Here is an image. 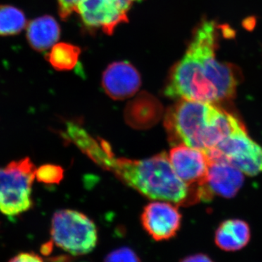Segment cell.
Segmentation results:
<instances>
[{
    "mask_svg": "<svg viewBox=\"0 0 262 262\" xmlns=\"http://www.w3.org/2000/svg\"><path fill=\"white\" fill-rule=\"evenodd\" d=\"M27 17L20 8L11 5H0V36L11 37L27 27Z\"/></svg>",
    "mask_w": 262,
    "mask_h": 262,
    "instance_id": "15",
    "label": "cell"
},
{
    "mask_svg": "<svg viewBox=\"0 0 262 262\" xmlns=\"http://www.w3.org/2000/svg\"><path fill=\"white\" fill-rule=\"evenodd\" d=\"M80 1V0H58V12L61 18L66 20L74 12L77 11V5Z\"/></svg>",
    "mask_w": 262,
    "mask_h": 262,
    "instance_id": "19",
    "label": "cell"
},
{
    "mask_svg": "<svg viewBox=\"0 0 262 262\" xmlns=\"http://www.w3.org/2000/svg\"><path fill=\"white\" fill-rule=\"evenodd\" d=\"M206 154L209 160H226L248 176H256L262 172V146L248 136L246 127L229 136Z\"/></svg>",
    "mask_w": 262,
    "mask_h": 262,
    "instance_id": "6",
    "label": "cell"
},
{
    "mask_svg": "<svg viewBox=\"0 0 262 262\" xmlns=\"http://www.w3.org/2000/svg\"><path fill=\"white\" fill-rule=\"evenodd\" d=\"M26 28L29 46L38 52L51 49L58 42L61 34L58 22L50 15L33 19Z\"/></svg>",
    "mask_w": 262,
    "mask_h": 262,
    "instance_id": "13",
    "label": "cell"
},
{
    "mask_svg": "<svg viewBox=\"0 0 262 262\" xmlns=\"http://www.w3.org/2000/svg\"><path fill=\"white\" fill-rule=\"evenodd\" d=\"M104 262H141L140 258L130 248L123 247L112 251Z\"/></svg>",
    "mask_w": 262,
    "mask_h": 262,
    "instance_id": "18",
    "label": "cell"
},
{
    "mask_svg": "<svg viewBox=\"0 0 262 262\" xmlns=\"http://www.w3.org/2000/svg\"><path fill=\"white\" fill-rule=\"evenodd\" d=\"M9 262H46L39 255L34 253H20L11 258Z\"/></svg>",
    "mask_w": 262,
    "mask_h": 262,
    "instance_id": "20",
    "label": "cell"
},
{
    "mask_svg": "<svg viewBox=\"0 0 262 262\" xmlns=\"http://www.w3.org/2000/svg\"><path fill=\"white\" fill-rule=\"evenodd\" d=\"M80 54V49L77 46L69 43H56L48 53L47 59L56 70H71L75 68Z\"/></svg>",
    "mask_w": 262,
    "mask_h": 262,
    "instance_id": "16",
    "label": "cell"
},
{
    "mask_svg": "<svg viewBox=\"0 0 262 262\" xmlns=\"http://www.w3.org/2000/svg\"><path fill=\"white\" fill-rule=\"evenodd\" d=\"M244 182V173L226 160H209L206 182L203 186L204 201L215 195L231 198L236 195Z\"/></svg>",
    "mask_w": 262,
    "mask_h": 262,
    "instance_id": "10",
    "label": "cell"
},
{
    "mask_svg": "<svg viewBox=\"0 0 262 262\" xmlns=\"http://www.w3.org/2000/svg\"><path fill=\"white\" fill-rule=\"evenodd\" d=\"M164 126L170 144H185L206 153L245 125L216 104L180 99L167 110Z\"/></svg>",
    "mask_w": 262,
    "mask_h": 262,
    "instance_id": "3",
    "label": "cell"
},
{
    "mask_svg": "<svg viewBox=\"0 0 262 262\" xmlns=\"http://www.w3.org/2000/svg\"><path fill=\"white\" fill-rule=\"evenodd\" d=\"M101 84L110 98L125 100L132 97L140 89L141 76L129 62H115L103 72Z\"/></svg>",
    "mask_w": 262,
    "mask_h": 262,
    "instance_id": "11",
    "label": "cell"
},
{
    "mask_svg": "<svg viewBox=\"0 0 262 262\" xmlns=\"http://www.w3.org/2000/svg\"><path fill=\"white\" fill-rule=\"evenodd\" d=\"M168 158L179 178L200 194V188L206 182L209 166L206 153L185 144H179L170 149Z\"/></svg>",
    "mask_w": 262,
    "mask_h": 262,
    "instance_id": "8",
    "label": "cell"
},
{
    "mask_svg": "<svg viewBox=\"0 0 262 262\" xmlns=\"http://www.w3.org/2000/svg\"><path fill=\"white\" fill-rule=\"evenodd\" d=\"M255 25H256V20L253 18H248L244 20V26L245 28L251 30L254 28Z\"/></svg>",
    "mask_w": 262,
    "mask_h": 262,
    "instance_id": "22",
    "label": "cell"
},
{
    "mask_svg": "<svg viewBox=\"0 0 262 262\" xmlns=\"http://www.w3.org/2000/svg\"><path fill=\"white\" fill-rule=\"evenodd\" d=\"M36 168L29 158L0 168V212L16 216L32 206V187Z\"/></svg>",
    "mask_w": 262,
    "mask_h": 262,
    "instance_id": "5",
    "label": "cell"
},
{
    "mask_svg": "<svg viewBox=\"0 0 262 262\" xmlns=\"http://www.w3.org/2000/svg\"><path fill=\"white\" fill-rule=\"evenodd\" d=\"M251 229L245 221H224L215 232V244L222 251L234 252L246 247L251 239Z\"/></svg>",
    "mask_w": 262,
    "mask_h": 262,
    "instance_id": "14",
    "label": "cell"
},
{
    "mask_svg": "<svg viewBox=\"0 0 262 262\" xmlns=\"http://www.w3.org/2000/svg\"><path fill=\"white\" fill-rule=\"evenodd\" d=\"M181 262H214L209 256L203 253L192 255L183 258Z\"/></svg>",
    "mask_w": 262,
    "mask_h": 262,
    "instance_id": "21",
    "label": "cell"
},
{
    "mask_svg": "<svg viewBox=\"0 0 262 262\" xmlns=\"http://www.w3.org/2000/svg\"><path fill=\"white\" fill-rule=\"evenodd\" d=\"M164 113L163 105L158 98L146 92H141L127 103L124 112L129 126L145 130L155 126Z\"/></svg>",
    "mask_w": 262,
    "mask_h": 262,
    "instance_id": "12",
    "label": "cell"
},
{
    "mask_svg": "<svg viewBox=\"0 0 262 262\" xmlns=\"http://www.w3.org/2000/svg\"><path fill=\"white\" fill-rule=\"evenodd\" d=\"M130 5L129 0H80L77 12L86 27L111 35L117 26L128 21Z\"/></svg>",
    "mask_w": 262,
    "mask_h": 262,
    "instance_id": "7",
    "label": "cell"
},
{
    "mask_svg": "<svg viewBox=\"0 0 262 262\" xmlns=\"http://www.w3.org/2000/svg\"><path fill=\"white\" fill-rule=\"evenodd\" d=\"M81 151L100 166L113 172L128 187L150 199L185 206L201 201L198 191L177 175L165 152L144 160L116 158L106 141L92 136L85 139Z\"/></svg>",
    "mask_w": 262,
    "mask_h": 262,
    "instance_id": "2",
    "label": "cell"
},
{
    "mask_svg": "<svg viewBox=\"0 0 262 262\" xmlns=\"http://www.w3.org/2000/svg\"><path fill=\"white\" fill-rule=\"evenodd\" d=\"M52 241L72 256L87 254L96 248L98 232L87 215L74 210L56 211L51 222Z\"/></svg>",
    "mask_w": 262,
    "mask_h": 262,
    "instance_id": "4",
    "label": "cell"
},
{
    "mask_svg": "<svg viewBox=\"0 0 262 262\" xmlns=\"http://www.w3.org/2000/svg\"><path fill=\"white\" fill-rule=\"evenodd\" d=\"M129 1H140V0H129Z\"/></svg>",
    "mask_w": 262,
    "mask_h": 262,
    "instance_id": "23",
    "label": "cell"
},
{
    "mask_svg": "<svg viewBox=\"0 0 262 262\" xmlns=\"http://www.w3.org/2000/svg\"><path fill=\"white\" fill-rule=\"evenodd\" d=\"M220 29L207 18L196 25L184 56L169 72L167 97L212 104L233 99L242 72L237 66L217 59Z\"/></svg>",
    "mask_w": 262,
    "mask_h": 262,
    "instance_id": "1",
    "label": "cell"
},
{
    "mask_svg": "<svg viewBox=\"0 0 262 262\" xmlns=\"http://www.w3.org/2000/svg\"><path fill=\"white\" fill-rule=\"evenodd\" d=\"M146 232L156 241L175 237L182 225V214L174 205L156 201L145 206L141 216Z\"/></svg>",
    "mask_w": 262,
    "mask_h": 262,
    "instance_id": "9",
    "label": "cell"
},
{
    "mask_svg": "<svg viewBox=\"0 0 262 262\" xmlns=\"http://www.w3.org/2000/svg\"><path fill=\"white\" fill-rule=\"evenodd\" d=\"M35 177L45 184H58L63 177V170L55 165H44L36 169Z\"/></svg>",
    "mask_w": 262,
    "mask_h": 262,
    "instance_id": "17",
    "label": "cell"
}]
</instances>
